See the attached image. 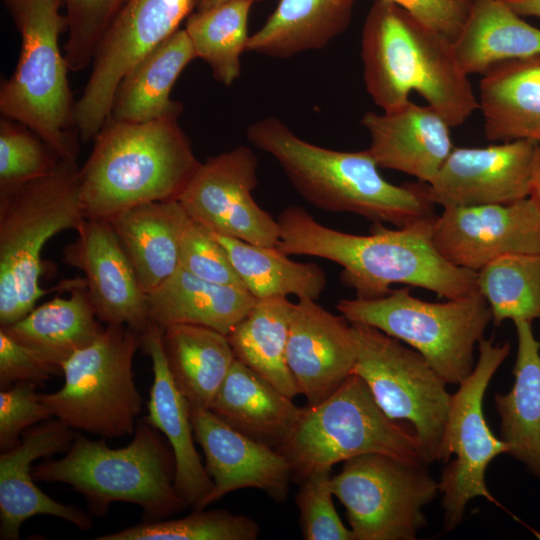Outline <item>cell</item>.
I'll return each instance as SVG.
<instances>
[{"label":"cell","instance_id":"obj_29","mask_svg":"<svg viewBox=\"0 0 540 540\" xmlns=\"http://www.w3.org/2000/svg\"><path fill=\"white\" fill-rule=\"evenodd\" d=\"M513 323L517 336L514 384L508 393L494 397L500 438L507 444L508 454L540 479V341L534 336L532 322Z\"/></svg>","mask_w":540,"mask_h":540},{"label":"cell","instance_id":"obj_3","mask_svg":"<svg viewBox=\"0 0 540 540\" xmlns=\"http://www.w3.org/2000/svg\"><path fill=\"white\" fill-rule=\"evenodd\" d=\"M247 139L270 155L295 190L313 206L404 227L434 217L425 183L394 185L370 151H338L309 143L277 117L248 126Z\"/></svg>","mask_w":540,"mask_h":540},{"label":"cell","instance_id":"obj_27","mask_svg":"<svg viewBox=\"0 0 540 540\" xmlns=\"http://www.w3.org/2000/svg\"><path fill=\"white\" fill-rule=\"evenodd\" d=\"M195 58L185 29H178L124 76L115 92L110 116L127 122L179 118L183 106L170 94L182 71Z\"/></svg>","mask_w":540,"mask_h":540},{"label":"cell","instance_id":"obj_18","mask_svg":"<svg viewBox=\"0 0 540 540\" xmlns=\"http://www.w3.org/2000/svg\"><path fill=\"white\" fill-rule=\"evenodd\" d=\"M76 232L77 238L64 248L63 261L83 272L99 320L141 334L150 322L147 294L111 224L86 219Z\"/></svg>","mask_w":540,"mask_h":540},{"label":"cell","instance_id":"obj_40","mask_svg":"<svg viewBox=\"0 0 540 540\" xmlns=\"http://www.w3.org/2000/svg\"><path fill=\"white\" fill-rule=\"evenodd\" d=\"M125 1L63 0L68 25L64 54L70 71L91 65L99 41Z\"/></svg>","mask_w":540,"mask_h":540},{"label":"cell","instance_id":"obj_21","mask_svg":"<svg viewBox=\"0 0 540 540\" xmlns=\"http://www.w3.org/2000/svg\"><path fill=\"white\" fill-rule=\"evenodd\" d=\"M75 432L58 418L38 423L21 436L20 443L0 455V539L17 540L22 524L36 515L66 520L81 530L92 526L87 513L55 501L34 483L32 463L67 452Z\"/></svg>","mask_w":540,"mask_h":540},{"label":"cell","instance_id":"obj_37","mask_svg":"<svg viewBox=\"0 0 540 540\" xmlns=\"http://www.w3.org/2000/svg\"><path fill=\"white\" fill-rule=\"evenodd\" d=\"M477 290L492 321L540 320V253L507 255L477 272Z\"/></svg>","mask_w":540,"mask_h":540},{"label":"cell","instance_id":"obj_31","mask_svg":"<svg viewBox=\"0 0 540 540\" xmlns=\"http://www.w3.org/2000/svg\"><path fill=\"white\" fill-rule=\"evenodd\" d=\"M168 369L190 409H210L235 355L226 335L200 325L162 328Z\"/></svg>","mask_w":540,"mask_h":540},{"label":"cell","instance_id":"obj_14","mask_svg":"<svg viewBox=\"0 0 540 540\" xmlns=\"http://www.w3.org/2000/svg\"><path fill=\"white\" fill-rule=\"evenodd\" d=\"M195 0H126L96 48L91 73L75 102L80 139H94L111 114L124 76L150 51L180 29Z\"/></svg>","mask_w":540,"mask_h":540},{"label":"cell","instance_id":"obj_1","mask_svg":"<svg viewBox=\"0 0 540 540\" xmlns=\"http://www.w3.org/2000/svg\"><path fill=\"white\" fill-rule=\"evenodd\" d=\"M435 216L395 229L373 223L369 235H355L324 226L303 207L291 205L277 218L276 247L287 255L338 264L341 282L361 299L383 297L393 284L427 289L446 299L478 291L477 272L452 265L436 249Z\"/></svg>","mask_w":540,"mask_h":540},{"label":"cell","instance_id":"obj_26","mask_svg":"<svg viewBox=\"0 0 540 540\" xmlns=\"http://www.w3.org/2000/svg\"><path fill=\"white\" fill-rule=\"evenodd\" d=\"M488 140L540 144V54L493 65L479 85Z\"/></svg>","mask_w":540,"mask_h":540},{"label":"cell","instance_id":"obj_44","mask_svg":"<svg viewBox=\"0 0 540 540\" xmlns=\"http://www.w3.org/2000/svg\"><path fill=\"white\" fill-rule=\"evenodd\" d=\"M63 374L62 367L40 352L18 342L0 327V388L16 382L43 384Z\"/></svg>","mask_w":540,"mask_h":540},{"label":"cell","instance_id":"obj_46","mask_svg":"<svg viewBox=\"0 0 540 540\" xmlns=\"http://www.w3.org/2000/svg\"><path fill=\"white\" fill-rule=\"evenodd\" d=\"M519 16L540 18V0H504Z\"/></svg>","mask_w":540,"mask_h":540},{"label":"cell","instance_id":"obj_42","mask_svg":"<svg viewBox=\"0 0 540 540\" xmlns=\"http://www.w3.org/2000/svg\"><path fill=\"white\" fill-rule=\"evenodd\" d=\"M180 267L207 282L245 288L225 248L193 220L182 237Z\"/></svg>","mask_w":540,"mask_h":540},{"label":"cell","instance_id":"obj_9","mask_svg":"<svg viewBox=\"0 0 540 540\" xmlns=\"http://www.w3.org/2000/svg\"><path fill=\"white\" fill-rule=\"evenodd\" d=\"M336 308L350 323L374 327L418 351L450 385H459L473 371L475 347L492 321L479 291L429 302L405 286L379 298L341 299Z\"/></svg>","mask_w":540,"mask_h":540},{"label":"cell","instance_id":"obj_12","mask_svg":"<svg viewBox=\"0 0 540 540\" xmlns=\"http://www.w3.org/2000/svg\"><path fill=\"white\" fill-rule=\"evenodd\" d=\"M355 540H414L426 525L424 507L439 492L427 465L370 453L344 461L331 477Z\"/></svg>","mask_w":540,"mask_h":540},{"label":"cell","instance_id":"obj_41","mask_svg":"<svg viewBox=\"0 0 540 540\" xmlns=\"http://www.w3.org/2000/svg\"><path fill=\"white\" fill-rule=\"evenodd\" d=\"M331 469H320L301 480L296 495L300 527L306 540H355L333 504Z\"/></svg>","mask_w":540,"mask_h":540},{"label":"cell","instance_id":"obj_11","mask_svg":"<svg viewBox=\"0 0 540 540\" xmlns=\"http://www.w3.org/2000/svg\"><path fill=\"white\" fill-rule=\"evenodd\" d=\"M473 371L451 395L450 407L441 435L436 460L448 462L438 482L442 494L444 528H456L468 502L476 497L497 504L485 482V472L498 455L508 453L507 444L489 428L483 413L485 391L493 375L510 353L508 342L483 338ZM498 505V504H497Z\"/></svg>","mask_w":540,"mask_h":540},{"label":"cell","instance_id":"obj_5","mask_svg":"<svg viewBox=\"0 0 540 540\" xmlns=\"http://www.w3.org/2000/svg\"><path fill=\"white\" fill-rule=\"evenodd\" d=\"M32 475L35 481L71 486L96 515L105 514L113 502H127L142 508L144 521H158L187 506L174 486L173 451L162 433L143 418L132 441L121 448L75 432L66 455L42 461L32 467Z\"/></svg>","mask_w":540,"mask_h":540},{"label":"cell","instance_id":"obj_7","mask_svg":"<svg viewBox=\"0 0 540 540\" xmlns=\"http://www.w3.org/2000/svg\"><path fill=\"white\" fill-rule=\"evenodd\" d=\"M77 161L0 194V326L28 314L45 294L41 254L56 234L86 220Z\"/></svg>","mask_w":540,"mask_h":540},{"label":"cell","instance_id":"obj_33","mask_svg":"<svg viewBox=\"0 0 540 540\" xmlns=\"http://www.w3.org/2000/svg\"><path fill=\"white\" fill-rule=\"evenodd\" d=\"M453 44L463 71L483 75L499 62L540 54V29L524 21L504 0H472Z\"/></svg>","mask_w":540,"mask_h":540},{"label":"cell","instance_id":"obj_43","mask_svg":"<svg viewBox=\"0 0 540 540\" xmlns=\"http://www.w3.org/2000/svg\"><path fill=\"white\" fill-rule=\"evenodd\" d=\"M33 382H16L0 392V450L15 448L28 428L53 417Z\"/></svg>","mask_w":540,"mask_h":540},{"label":"cell","instance_id":"obj_48","mask_svg":"<svg viewBox=\"0 0 540 540\" xmlns=\"http://www.w3.org/2000/svg\"><path fill=\"white\" fill-rule=\"evenodd\" d=\"M228 0H195L194 11L206 10ZM254 2L256 0H253Z\"/></svg>","mask_w":540,"mask_h":540},{"label":"cell","instance_id":"obj_28","mask_svg":"<svg viewBox=\"0 0 540 540\" xmlns=\"http://www.w3.org/2000/svg\"><path fill=\"white\" fill-rule=\"evenodd\" d=\"M245 289L204 281L179 268L147 294L150 322L205 326L227 335L256 303Z\"/></svg>","mask_w":540,"mask_h":540},{"label":"cell","instance_id":"obj_15","mask_svg":"<svg viewBox=\"0 0 540 540\" xmlns=\"http://www.w3.org/2000/svg\"><path fill=\"white\" fill-rule=\"evenodd\" d=\"M257 166L249 147L236 146L200 162L177 199L193 221L213 233L276 247L278 221L252 195L258 184Z\"/></svg>","mask_w":540,"mask_h":540},{"label":"cell","instance_id":"obj_6","mask_svg":"<svg viewBox=\"0 0 540 540\" xmlns=\"http://www.w3.org/2000/svg\"><path fill=\"white\" fill-rule=\"evenodd\" d=\"M21 37L12 75L0 88V112L36 133L61 160L77 161L69 67L60 50L67 30L63 0H3Z\"/></svg>","mask_w":540,"mask_h":540},{"label":"cell","instance_id":"obj_25","mask_svg":"<svg viewBox=\"0 0 540 540\" xmlns=\"http://www.w3.org/2000/svg\"><path fill=\"white\" fill-rule=\"evenodd\" d=\"M209 410L233 429L279 450L294 431L302 408L235 359Z\"/></svg>","mask_w":540,"mask_h":540},{"label":"cell","instance_id":"obj_10","mask_svg":"<svg viewBox=\"0 0 540 540\" xmlns=\"http://www.w3.org/2000/svg\"><path fill=\"white\" fill-rule=\"evenodd\" d=\"M140 347V333L106 325L92 344L62 364V388L39 393L40 400L73 430L104 438L133 434L143 406L133 372Z\"/></svg>","mask_w":540,"mask_h":540},{"label":"cell","instance_id":"obj_34","mask_svg":"<svg viewBox=\"0 0 540 540\" xmlns=\"http://www.w3.org/2000/svg\"><path fill=\"white\" fill-rule=\"evenodd\" d=\"M293 306L288 297L257 300L226 335L237 360L292 399L299 394L286 358Z\"/></svg>","mask_w":540,"mask_h":540},{"label":"cell","instance_id":"obj_36","mask_svg":"<svg viewBox=\"0 0 540 540\" xmlns=\"http://www.w3.org/2000/svg\"><path fill=\"white\" fill-rule=\"evenodd\" d=\"M253 0H228L206 10L193 11L185 31L196 57L205 61L215 80L232 85L240 76V58L246 51L248 18Z\"/></svg>","mask_w":540,"mask_h":540},{"label":"cell","instance_id":"obj_20","mask_svg":"<svg viewBox=\"0 0 540 540\" xmlns=\"http://www.w3.org/2000/svg\"><path fill=\"white\" fill-rule=\"evenodd\" d=\"M357 344L351 323L314 299H298L290 318L287 364L307 405L331 395L352 374Z\"/></svg>","mask_w":540,"mask_h":540},{"label":"cell","instance_id":"obj_17","mask_svg":"<svg viewBox=\"0 0 540 540\" xmlns=\"http://www.w3.org/2000/svg\"><path fill=\"white\" fill-rule=\"evenodd\" d=\"M539 144L514 140L486 147L453 148L425 183L429 200L443 208L508 204L531 194Z\"/></svg>","mask_w":540,"mask_h":540},{"label":"cell","instance_id":"obj_23","mask_svg":"<svg viewBox=\"0 0 540 540\" xmlns=\"http://www.w3.org/2000/svg\"><path fill=\"white\" fill-rule=\"evenodd\" d=\"M141 347L149 355L153 370L148 413L143 420L164 435L173 451L178 496L187 506L200 509L213 488V481L196 450L190 406L168 369L159 325L149 322L141 333Z\"/></svg>","mask_w":540,"mask_h":540},{"label":"cell","instance_id":"obj_45","mask_svg":"<svg viewBox=\"0 0 540 540\" xmlns=\"http://www.w3.org/2000/svg\"><path fill=\"white\" fill-rule=\"evenodd\" d=\"M453 42L459 36L472 0H392Z\"/></svg>","mask_w":540,"mask_h":540},{"label":"cell","instance_id":"obj_38","mask_svg":"<svg viewBox=\"0 0 540 540\" xmlns=\"http://www.w3.org/2000/svg\"><path fill=\"white\" fill-rule=\"evenodd\" d=\"M259 525L250 517L228 510L195 509L185 517L143 521L96 537V540H255Z\"/></svg>","mask_w":540,"mask_h":540},{"label":"cell","instance_id":"obj_13","mask_svg":"<svg viewBox=\"0 0 540 540\" xmlns=\"http://www.w3.org/2000/svg\"><path fill=\"white\" fill-rule=\"evenodd\" d=\"M351 325L357 344L352 373L364 380L390 418L412 424L431 464L450 407L446 382L415 349L374 327Z\"/></svg>","mask_w":540,"mask_h":540},{"label":"cell","instance_id":"obj_35","mask_svg":"<svg viewBox=\"0 0 540 540\" xmlns=\"http://www.w3.org/2000/svg\"><path fill=\"white\" fill-rule=\"evenodd\" d=\"M211 233L225 248L244 287L256 300L289 295L317 300L326 288V274L315 263L293 261L277 247Z\"/></svg>","mask_w":540,"mask_h":540},{"label":"cell","instance_id":"obj_8","mask_svg":"<svg viewBox=\"0 0 540 540\" xmlns=\"http://www.w3.org/2000/svg\"><path fill=\"white\" fill-rule=\"evenodd\" d=\"M278 451L300 481L370 453L429 465L415 431L390 418L354 373L323 401L302 408L294 431Z\"/></svg>","mask_w":540,"mask_h":540},{"label":"cell","instance_id":"obj_22","mask_svg":"<svg viewBox=\"0 0 540 540\" xmlns=\"http://www.w3.org/2000/svg\"><path fill=\"white\" fill-rule=\"evenodd\" d=\"M370 136L368 150L379 168L411 175L430 183L453 150L450 125L430 105L408 100L361 119Z\"/></svg>","mask_w":540,"mask_h":540},{"label":"cell","instance_id":"obj_32","mask_svg":"<svg viewBox=\"0 0 540 540\" xmlns=\"http://www.w3.org/2000/svg\"><path fill=\"white\" fill-rule=\"evenodd\" d=\"M356 1L279 0L246 51L283 59L321 49L348 27Z\"/></svg>","mask_w":540,"mask_h":540},{"label":"cell","instance_id":"obj_19","mask_svg":"<svg viewBox=\"0 0 540 540\" xmlns=\"http://www.w3.org/2000/svg\"><path fill=\"white\" fill-rule=\"evenodd\" d=\"M190 417L213 481L200 509L244 488L262 490L278 503L286 500L292 468L285 455L233 429L209 409H190Z\"/></svg>","mask_w":540,"mask_h":540},{"label":"cell","instance_id":"obj_30","mask_svg":"<svg viewBox=\"0 0 540 540\" xmlns=\"http://www.w3.org/2000/svg\"><path fill=\"white\" fill-rule=\"evenodd\" d=\"M70 296L35 306L20 320L0 326L18 342L60 365L92 344L104 331L85 280L68 281Z\"/></svg>","mask_w":540,"mask_h":540},{"label":"cell","instance_id":"obj_39","mask_svg":"<svg viewBox=\"0 0 540 540\" xmlns=\"http://www.w3.org/2000/svg\"><path fill=\"white\" fill-rule=\"evenodd\" d=\"M60 158L27 126L0 119V194L52 172Z\"/></svg>","mask_w":540,"mask_h":540},{"label":"cell","instance_id":"obj_47","mask_svg":"<svg viewBox=\"0 0 540 540\" xmlns=\"http://www.w3.org/2000/svg\"><path fill=\"white\" fill-rule=\"evenodd\" d=\"M530 197L536 202L540 210V144L537 151Z\"/></svg>","mask_w":540,"mask_h":540},{"label":"cell","instance_id":"obj_4","mask_svg":"<svg viewBox=\"0 0 540 540\" xmlns=\"http://www.w3.org/2000/svg\"><path fill=\"white\" fill-rule=\"evenodd\" d=\"M179 118L127 122L109 116L79 170L86 219L177 199L200 164Z\"/></svg>","mask_w":540,"mask_h":540},{"label":"cell","instance_id":"obj_2","mask_svg":"<svg viewBox=\"0 0 540 540\" xmlns=\"http://www.w3.org/2000/svg\"><path fill=\"white\" fill-rule=\"evenodd\" d=\"M367 92L383 111L416 91L450 127L460 126L479 109L453 41L392 0H375L361 41Z\"/></svg>","mask_w":540,"mask_h":540},{"label":"cell","instance_id":"obj_16","mask_svg":"<svg viewBox=\"0 0 540 540\" xmlns=\"http://www.w3.org/2000/svg\"><path fill=\"white\" fill-rule=\"evenodd\" d=\"M433 243L449 263L478 272L507 255L540 253V210L529 196L508 204L443 208Z\"/></svg>","mask_w":540,"mask_h":540},{"label":"cell","instance_id":"obj_24","mask_svg":"<svg viewBox=\"0 0 540 540\" xmlns=\"http://www.w3.org/2000/svg\"><path fill=\"white\" fill-rule=\"evenodd\" d=\"M191 220L178 199L141 203L108 219L146 294L179 268Z\"/></svg>","mask_w":540,"mask_h":540}]
</instances>
